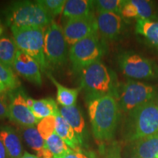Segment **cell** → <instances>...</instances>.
Instances as JSON below:
<instances>
[{
  "label": "cell",
  "mask_w": 158,
  "mask_h": 158,
  "mask_svg": "<svg viewBox=\"0 0 158 158\" xmlns=\"http://www.w3.org/2000/svg\"><path fill=\"white\" fill-rule=\"evenodd\" d=\"M92 133L98 143L113 139L120 118V108L113 94L86 100Z\"/></svg>",
  "instance_id": "1"
},
{
  "label": "cell",
  "mask_w": 158,
  "mask_h": 158,
  "mask_svg": "<svg viewBox=\"0 0 158 158\" xmlns=\"http://www.w3.org/2000/svg\"><path fill=\"white\" fill-rule=\"evenodd\" d=\"M158 132V106L155 100L127 113L122 125V138L130 143Z\"/></svg>",
  "instance_id": "2"
},
{
  "label": "cell",
  "mask_w": 158,
  "mask_h": 158,
  "mask_svg": "<svg viewBox=\"0 0 158 158\" xmlns=\"http://www.w3.org/2000/svg\"><path fill=\"white\" fill-rule=\"evenodd\" d=\"M118 86L116 74L100 60L81 71V87L86 92V100L106 94H113L116 98Z\"/></svg>",
  "instance_id": "3"
},
{
  "label": "cell",
  "mask_w": 158,
  "mask_h": 158,
  "mask_svg": "<svg viewBox=\"0 0 158 158\" xmlns=\"http://www.w3.org/2000/svg\"><path fill=\"white\" fill-rule=\"evenodd\" d=\"M6 23L11 28L45 27L54 20L37 1H17L5 10Z\"/></svg>",
  "instance_id": "4"
},
{
  "label": "cell",
  "mask_w": 158,
  "mask_h": 158,
  "mask_svg": "<svg viewBox=\"0 0 158 158\" xmlns=\"http://www.w3.org/2000/svg\"><path fill=\"white\" fill-rule=\"evenodd\" d=\"M157 98V86L134 80H127L119 85L116 96L120 110L125 114Z\"/></svg>",
  "instance_id": "5"
},
{
  "label": "cell",
  "mask_w": 158,
  "mask_h": 158,
  "mask_svg": "<svg viewBox=\"0 0 158 158\" xmlns=\"http://www.w3.org/2000/svg\"><path fill=\"white\" fill-rule=\"evenodd\" d=\"M44 27L11 28L13 40L18 49L37 61L41 71L46 73L48 69L44 56Z\"/></svg>",
  "instance_id": "6"
},
{
  "label": "cell",
  "mask_w": 158,
  "mask_h": 158,
  "mask_svg": "<svg viewBox=\"0 0 158 158\" xmlns=\"http://www.w3.org/2000/svg\"><path fill=\"white\" fill-rule=\"evenodd\" d=\"M104 52L103 43L99 33L78 41L69 50V59L73 72H81L89 64L100 60Z\"/></svg>",
  "instance_id": "7"
},
{
  "label": "cell",
  "mask_w": 158,
  "mask_h": 158,
  "mask_svg": "<svg viewBox=\"0 0 158 158\" xmlns=\"http://www.w3.org/2000/svg\"><path fill=\"white\" fill-rule=\"evenodd\" d=\"M68 43L62 27L53 21L47 26L44 34V56L48 69H56L67 62Z\"/></svg>",
  "instance_id": "8"
},
{
  "label": "cell",
  "mask_w": 158,
  "mask_h": 158,
  "mask_svg": "<svg viewBox=\"0 0 158 158\" xmlns=\"http://www.w3.org/2000/svg\"><path fill=\"white\" fill-rule=\"evenodd\" d=\"M118 64L122 73L130 78L158 79L157 63L133 51H125L118 55Z\"/></svg>",
  "instance_id": "9"
},
{
  "label": "cell",
  "mask_w": 158,
  "mask_h": 158,
  "mask_svg": "<svg viewBox=\"0 0 158 158\" xmlns=\"http://www.w3.org/2000/svg\"><path fill=\"white\" fill-rule=\"evenodd\" d=\"M11 93L10 102L8 105L10 120L23 127H35L39 120L34 116L27 105L28 97L19 88Z\"/></svg>",
  "instance_id": "10"
},
{
  "label": "cell",
  "mask_w": 158,
  "mask_h": 158,
  "mask_svg": "<svg viewBox=\"0 0 158 158\" xmlns=\"http://www.w3.org/2000/svg\"><path fill=\"white\" fill-rule=\"evenodd\" d=\"M62 29L67 43L72 46L78 41L98 33L96 15L68 19Z\"/></svg>",
  "instance_id": "11"
},
{
  "label": "cell",
  "mask_w": 158,
  "mask_h": 158,
  "mask_svg": "<svg viewBox=\"0 0 158 158\" xmlns=\"http://www.w3.org/2000/svg\"><path fill=\"white\" fill-rule=\"evenodd\" d=\"M122 18L121 15L115 13H97L98 33L102 40H114L119 36L124 27Z\"/></svg>",
  "instance_id": "12"
},
{
  "label": "cell",
  "mask_w": 158,
  "mask_h": 158,
  "mask_svg": "<svg viewBox=\"0 0 158 158\" xmlns=\"http://www.w3.org/2000/svg\"><path fill=\"white\" fill-rule=\"evenodd\" d=\"M13 69L18 74L31 84L40 86L42 85L41 69L35 59L22 51H18Z\"/></svg>",
  "instance_id": "13"
},
{
  "label": "cell",
  "mask_w": 158,
  "mask_h": 158,
  "mask_svg": "<svg viewBox=\"0 0 158 158\" xmlns=\"http://www.w3.org/2000/svg\"><path fill=\"white\" fill-rule=\"evenodd\" d=\"M130 157L158 158V132L129 143Z\"/></svg>",
  "instance_id": "14"
},
{
  "label": "cell",
  "mask_w": 158,
  "mask_h": 158,
  "mask_svg": "<svg viewBox=\"0 0 158 158\" xmlns=\"http://www.w3.org/2000/svg\"><path fill=\"white\" fill-rule=\"evenodd\" d=\"M121 15L127 19H152L154 7L152 2L147 0H127L122 9Z\"/></svg>",
  "instance_id": "15"
},
{
  "label": "cell",
  "mask_w": 158,
  "mask_h": 158,
  "mask_svg": "<svg viewBox=\"0 0 158 158\" xmlns=\"http://www.w3.org/2000/svg\"><path fill=\"white\" fill-rule=\"evenodd\" d=\"M59 113L65 121L73 129L83 147L86 140V130H85L86 124L81 110L76 106H70V107L62 106L59 109Z\"/></svg>",
  "instance_id": "16"
},
{
  "label": "cell",
  "mask_w": 158,
  "mask_h": 158,
  "mask_svg": "<svg viewBox=\"0 0 158 158\" xmlns=\"http://www.w3.org/2000/svg\"><path fill=\"white\" fill-rule=\"evenodd\" d=\"M22 133L25 141L31 149L36 152L39 158H54L52 153L47 147L46 142L39 133L36 127H23Z\"/></svg>",
  "instance_id": "17"
},
{
  "label": "cell",
  "mask_w": 158,
  "mask_h": 158,
  "mask_svg": "<svg viewBox=\"0 0 158 158\" xmlns=\"http://www.w3.org/2000/svg\"><path fill=\"white\" fill-rule=\"evenodd\" d=\"M0 139L5 146L10 158H21L23 156V147L19 136L13 127H0Z\"/></svg>",
  "instance_id": "18"
},
{
  "label": "cell",
  "mask_w": 158,
  "mask_h": 158,
  "mask_svg": "<svg viewBox=\"0 0 158 158\" xmlns=\"http://www.w3.org/2000/svg\"><path fill=\"white\" fill-rule=\"evenodd\" d=\"M27 102L32 114L39 121L48 116H56L59 114L56 102L51 98L40 100L27 98Z\"/></svg>",
  "instance_id": "19"
},
{
  "label": "cell",
  "mask_w": 158,
  "mask_h": 158,
  "mask_svg": "<svg viewBox=\"0 0 158 158\" xmlns=\"http://www.w3.org/2000/svg\"><path fill=\"white\" fill-rule=\"evenodd\" d=\"M94 1L68 0L66 1L62 14L68 19H77L94 15Z\"/></svg>",
  "instance_id": "20"
},
{
  "label": "cell",
  "mask_w": 158,
  "mask_h": 158,
  "mask_svg": "<svg viewBox=\"0 0 158 158\" xmlns=\"http://www.w3.org/2000/svg\"><path fill=\"white\" fill-rule=\"evenodd\" d=\"M57 135L65 142V143L73 150L82 149V146L77 137L76 133L61 116L60 113L56 116V129Z\"/></svg>",
  "instance_id": "21"
},
{
  "label": "cell",
  "mask_w": 158,
  "mask_h": 158,
  "mask_svg": "<svg viewBox=\"0 0 158 158\" xmlns=\"http://www.w3.org/2000/svg\"><path fill=\"white\" fill-rule=\"evenodd\" d=\"M47 76L56 88L57 102L63 107H70V106H76L77 98H78L80 88H68L59 84L50 73H47Z\"/></svg>",
  "instance_id": "22"
},
{
  "label": "cell",
  "mask_w": 158,
  "mask_h": 158,
  "mask_svg": "<svg viewBox=\"0 0 158 158\" xmlns=\"http://www.w3.org/2000/svg\"><path fill=\"white\" fill-rule=\"evenodd\" d=\"M18 47L13 38L7 36L0 37V63L13 69L17 53Z\"/></svg>",
  "instance_id": "23"
},
{
  "label": "cell",
  "mask_w": 158,
  "mask_h": 158,
  "mask_svg": "<svg viewBox=\"0 0 158 158\" xmlns=\"http://www.w3.org/2000/svg\"><path fill=\"white\" fill-rule=\"evenodd\" d=\"M135 31L137 34L145 37L152 45L158 46V21L153 19L137 20Z\"/></svg>",
  "instance_id": "24"
},
{
  "label": "cell",
  "mask_w": 158,
  "mask_h": 158,
  "mask_svg": "<svg viewBox=\"0 0 158 158\" xmlns=\"http://www.w3.org/2000/svg\"><path fill=\"white\" fill-rule=\"evenodd\" d=\"M19 78L12 69L0 63V90L4 93L12 92L20 88Z\"/></svg>",
  "instance_id": "25"
},
{
  "label": "cell",
  "mask_w": 158,
  "mask_h": 158,
  "mask_svg": "<svg viewBox=\"0 0 158 158\" xmlns=\"http://www.w3.org/2000/svg\"><path fill=\"white\" fill-rule=\"evenodd\" d=\"M45 142L47 147L52 153L54 158H62L72 150L62 138L57 135L56 132L47 138Z\"/></svg>",
  "instance_id": "26"
},
{
  "label": "cell",
  "mask_w": 158,
  "mask_h": 158,
  "mask_svg": "<svg viewBox=\"0 0 158 158\" xmlns=\"http://www.w3.org/2000/svg\"><path fill=\"white\" fill-rule=\"evenodd\" d=\"M125 0H97L94 1V10L97 13L109 12L121 15Z\"/></svg>",
  "instance_id": "27"
},
{
  "label": "cell",
  "mask_w": 158,
  "mask_h": 158,
  "mask_svg": "<svg viewBox=\"0 0 158 158\" xmlns=\"http://www.w3.org/2000/svg\"><path fill=\"white\" fill-rule=\"evenodd\" d=\"M37 129L42 138L45 141L55 132L56 116H48L40 120L37 124Z\"/></svg>",
  "instance_id": "28"
},
{
  "label": "cell",
  "mask_w": 158,
  "mask_h": 158,
  "mask_svg": "<svg viewBox=\"0 0 158 158\" xmlns=\"http://www.w3.org/2000/svg\"><path fill=\"white\" fill-rule=\"evenodd\" d=\"M45 10L54 18L56 16L63 12L65 3V0H39L37 1Z\"/></svg>",
  "instance_id": "29"
},
{
  "label": "cell",
  "mask_w": 158,
  "mask_h": 158,
  "mask_svg": "<svg viewBox=\"0 0 158 158\" xmlns=\"http://www.w3.org/2000/svg\"><path fill=\"white\" fill-rule=\"evenodd\" d=\"M62 158H100L94 152L88 151L83 149L71 150L70 152L67 154Z\"/></svg>",
  "instance_id": "30"
},
{
  "label": "cell",
  "mask_w": 158,
  "mask_h": 158,
  "mask_svg": "<svg viewBox=\"0 0 158 158\" xmlns=\"http://www.w3.org/2000/svg\"><path fill=\"white\" fill-rule=\"evenodd\" d=\"M106 158H122L121 149L116 143H113L111 147L108 148L106 155Z\"/></svg>",
  "instance_id": "31"
},
{
  "label": "cell",
  "mask_w": 158,
  "mask_h": 158,
  "mask_svg": "<svg viewBox=\"0 0 158 158\" xmlns=\"http://www.w3.org/2000/svg\"><path fill=\"white\" fill-rule=\"evenodd\" d=\"M8 117V106L5 98H0V119Z\"/></svg>",
  "instance_id": "32"
},
{
  "label": "cell",
  "mask_w": 158,
  "mask_h": 158,
  "mask_svg": "<svg viewBox=\"0 0 158 158\" xmlns=\"http://www.w3.org/2000/svg\"><path fill=\"white\" fill-rule=\"evenodd\" d=\"M0 158H10L1 139H0Z\"/></svg>",
  "instance_id": "33"
},
{
  "label": "cell",
  "mask_w": 158,
  "mask_h": 158,
  "mask_svg": "<svg viewBox=\"0 0 158 158\" xmlns=\"http://www.w3.org/2000/svg\"><path fill=\"white\" fill-rule=\"evenodd\" d=\"M21 158H39V157L36 155H31V154L27 152H24L23 156Z\"/></svg>",
  "instance_id": "34"
},
{
  "label": "cell",
  "mask_w": 158,
  "mask_h": 158,
  "mask_svg": "<svg viewBox=\"0 0 158 158\" xmlns=\"http://www.w3.org/2000/svg\"><path fill=\"white\" fill-rule=\"evenodd\" d=\"M3 30H4L3 26H2V20L0 19V37H2V35L3 33Z\"/></svg>",
  "instance_id": "35"
},
{
  "label": "cell",
  "mask_w": 158,
  "mask_h": 158,
  "mask_svg": "<svg viewBox=\"0 0 158 158\" xmlns=\"http://www.w3.org/2000/svg\"><path fill=\"white\" fill-rule=\"evenodd\" d=\"M5 96L6 93H4L3 92H2V91L0 90V98H5Z\"/></svg>",
  "instance_id": "36"
},
{
  "label": "cell",
  "mask_w": 158,
  "mask_h": 158,
  "mask_svg": "<svg viewBox=\"0 0 158 158\" xmlns=\"http://www.w3.org/2000/svg\"><path fill=\"white\" fill-rule=\"evenodd\" d=\"M155 102H156V104H157V106H158V98L155 100Z\"/></svg>",
  "instance_id": "37"
},
{
  "label": "cell",
  "mask_w": 158,
  "mask_h": 158,
  "mask_svg": "<svg viewBox=\"0 0 158 158\" xmlns=\"http://www.w3.org/2000/svg\"><path fill=\"white\" fill-rule=\"evenodd\" d=\"M130 158H136V157H130Z\"/></svg>",
  "instance_id": "38"
}]
</instances>
